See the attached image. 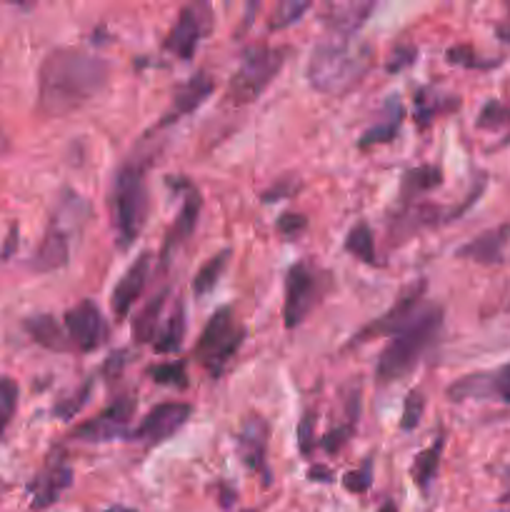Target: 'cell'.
Instances as JSON below:
<instances>
[{
  "instance_id": "6da1fadb",
  "label": "cell",
  "mask_w": 510,
  "mask_h": 512,
  "mask_svg": "<svg viewBox=\"0 0 510 512\" xmlns=\"http://www.w3.org/2000/svg\"><path fill=\"white\" fill-rule=\"evenodd\" d=\"M110 65L78 48H55L38 70V110L45 118H60L83 108L108 85Z\"/></svg>"
},
{
  "instance_id": "7a4b0ae2",
  "label": "cell",
  "mask_w": 510,
  "mask_h": 512,
  "mask_svg": "<svg viewBox=\"0 0 510 512\" xmlns=\"http://www.w3.org/2000/svg\"><path fill=\"white\" fill-rule=\"evenodd\" d=\"M373 65V50L368 43L355 38L328 35L313 48L308 60V83L318 93L340 95L355 88Z\"/></svg>"
},
{
  "instance_id": "3957f363",
  "label": "cell",
  "mask_w": 510,
  "mask_h": 512,
  "mask_svg": "<svg viewBox=\"0 0 510 512\" xmlns=\"http://www.w3.org/2000/svg\"><path fill=\"white\" fill-rule=\"evenodd\" d=\"M440 330H443V308L425 300L418 318L408 328L400 330L398 335H393L380 353L378 368H375L380 383H393V380L405 378L420 363V358L438 343Z\"/></svg>"
},
{
  "instance_id": "277c9868",
  "label": "cell",
  "mask_w": 510,
  "mask_h": 512,
  "mask_svg": "<svg viewBox=\"0 0 510 512\" xmlns=\"http://www.w3.org/2000/svg\"><path fill=\"white\" fill-rule=\"evenodd\" d=\"M148 210L150 200L145 168L140 163H125L115 173L113 188H110V215H113V228L120 248H130L133 240L143 233Z\"/></svg>"
},
{
  "instance_id": "5b68a950",
  "label": "cell",
  "mask_w": 510,
  "mask_h": 512,
  "mask_svg": "<svg viewBox=\"0 0 510 512\" xmlns=\"http://www.w3.org/2000/svg\"><path fill=\"white\" fill-rule=\"evenodd\" d=\"M283 65V48H270V45H253V48H248L243 60H240L238 70L230 78L225 100L233 105H248L258 100L263 90L273 83L275 75L283 70Z\"/></svg>"
},
{
  "instance_id": "8992f818",
  "label": "cell",
  "mask_w": 510,
  "mask_h": 512,
  "mask_svg": "<svg viewBox=\"0 0 510 512\" xmlns=\"http://www.w3.org/2000/svg\"><path fill=\"white\" fill-rule=\"evenodd\" d=\"M243 340L245 328L238 323L233 310L225 305V308H218L210 315L208 325H205L203 333H200V340L198 345H195L193 355L213 378H218L225 370V365H228L230 360H233V355L240 350Z\"/></svg>"
},
{
  "instance_id": "52a82bcc",
  "label": "cell",
  "mask_w": 510,
  "mask_h": 512,
  "mask_svg": "<svg viewBox=\"0 0 510 512\" xmlns=\"http://www.w3.org/2000/svg\"><path fill=\"white\" fill-rule=\"evenodd\" d=\"M328 278L310 268L308 263H295L285 275V303H283V323L285 328L293 330L305 323L315 305L323 300Z\"/></svg>"
},
{
  "instance_id": "ba28073f",
  "label": "cell",
  "mask_w": 510,
  "mask_h": 512,
  "mask_svg": "<svg viewBox=\"0 0 510 512\" xmlns=\"http://www.w3.org/2000/svg\"><path fill=\"white\" fill-rule=\"evenodd\" d=\"M425 283H418V288H413L410 293H405L403 298L395 300L383 315L373 320V323L365 325L358 335H353V343H368L373 338H393L398 335L400 330L408 328L418 313L423 310L425 305Z\"/></svg>"
},
{
  "instance_id": "9c48e42d",
  "label": "cell",
  "mask_w": 510,
  "mask_h": 512,
  "mask_svg": "<svg viewBox=\"0 0 510 512\" xmlns=\"http://www.w3.org/2000/svg\"><path fill=\"white\" fill-rule=\"evenodd\" d=\"M63 328L68 333L70 343L80 350V353H93L95 348H100V343L105 340V318L100 313V308L95 305V300L85 298L80 300L75 308H70L63 318Z\"/></svg>"
},
{
  "instance_id": "30bf717a",
  "label": "cell",
  "mask_w": 510,
  "mask_h": 512,
  "mask_svg": "<svg viewBox=\"0 0 510 512\" xmlns=\"http://www.w3.org/2000/svg\"><path fill=\"white\" fill-rule=\"evenodd\" d=\"M135 415V400L133 398H120L113 405L98 413L95 418L85 420L78 425L73 438L85 440V443H108V440L123 438L128 435V425Z\"/></svg>"
},
{
  "instance_id": "8fae6325",
  "label": "cell",
  "mask_w": 510,
  "mask_h": 512,
  "mask_svg": "<svg viewBox=\"0 0 510 512\" xmlns=\"http://www.w3.org/2000/svg\"><path fill=\"white\" fill-rule=\"evenodd\" d=\"M193 415V405L188 403H160L140 420V425L135 428V433H130V438L140 440L145 445H160L170 438V435L178 433L185 423Z\"/></svg>"
},
{
  "instance_id": "7c38bea8",
  "label": "cell",
  "mask_w": 510,
  "mask_h": 512,
  "mask_svg": "<svg viewBox=\"0 0 510 512\" xmlns=\"http://www.w3.org/2000/svg\"><path fill=\"white\" fill-rule=\"evenodd\" d=\"M208 30V15H205V8L200 5H188V8L180 10L178 20L170 28V33L165 35V50L178 58L190 60L198 50L200 38Z\"/></svg>"
},
{
  "instance_id": "4fadbf2b",
  "label": "cell",
  "mask_w": 510,
  "mask_h": 512,
  "mask_svg": "<svg viewBox=\"0 0 510 512\" xmlns=\"http://www.w3.org/2000/svg\"><path fill=\"white\" fill-rule=\"evenodd\" d=\"M70 485H73V470H70V465L63 463V460L48 463L38 475H35L33 483L28 485L30 508H50V505L58 503L60 495H63Z\"/></svg>"
},
{
  "instance_id": "5bb4252c",
  "label": "cell",
  "mask_w": 510,
  "mask_h": 512,
  "mask_svg": "<svg viewBox=\"0 0 510 512\" xmlns=\"http://www.w3.org/2000/svg\"><path fill=\"white\" fill-rule=\"evenodd\" d=\"M375 3L373 0H345V3H328L325 5L323 20L328 35L335 38H355L360 28L365 25L368 15L373 13Z\"/></svg>"
},
{
  "instance_id": "9a60e30c",
  "label": "cell",
  "mask_w": 510,
  "mask_h": 512,
  "mask_svg": "<svg viewBox=\"0 0 510 512\" xmlns=\"http://www.w3.org/2000/svg\"><path fill=\"white\" fill-rule=\"evenodd\" d=\"M200 208H203L200 190L195 188V185L185 183L183 205H180L178 215H175L173 228H170L168 235H165L163 253H160V260H163V263H170L175 250H178L183 243H188L190 235L195 233V225H198V218H200Z\"/></svg>"
},
{
  "instance_id": "2e32d148",
  "label": "cell",
  "mask_w": 510,
  "mask_h": 512,
  "mask_svg": "<svg viewBox=\"0 0 510 512\" xmlns=\"http://www.w3.org/2000/svg\"><path fill=\"white\" fill-rule=\"evenodd\" d=\"M148 275H150V255L143 253L128 270H125L123 278H120L118 285L113 288V295H110V308H113L115 320L128 318L130 308H133L135 300H138L140 293L145 290Z\"/></svg>"
},
{
  "instance_id": "e0dca14e",
  "label": "cell",
  "mask_w": 510,
  "mask_h": 512,
  "mask_svg": "<svg viewBox=\"0 0 510 512\" xmlns=\"http://www.w3.org/2000/svg\"><path fill=\"white\" fill-rule=\"evenodd\" d=\"M270 428L263 415H250L238 430V455L250 470H263L265 448H268Z\"/></svg>"
},
{
  "instance_id": "ac0fdd59",
  "label": "cell",
  "mask_w": 510,
  "mask_h": 512,
  "mask_svg": "<svg viewBox=\"0 0 510 512\" xmlns=\"http://www.w3.org/2000/svg\"><path fill=\"white\" fill-rule=\"evenodd\" d=\"M510 243V225H498L493 230H485V233L475 235L473 240L458 248V258L473 260L480 265H498L503 260L505 248Z\"/></svg>"
},
{
  "instance_id": "d6986e66",
  "label": "cell",
  "mask_w": 510,
  "mask_h": 512,
  "mask_svg": "<svg viewBox=\"0 0 510 512\" xmlns=\"http://www.w3.org/2000/svg\"><path fill=\"white\" fill-rule=\"evenodd\" d=\"M70 260V238L58 220L48 225L38 250L33 255V270L38 273H53V270L65 268Z\"/></svg>"
},
{
  "instance_id": "ffe728a7",
  "label": "cell",
  "mask_w": 510,
  "mask_h": 512,
  "mask_svg": "<svg viewBox=\"0 0 510 512\" xmlns=\"http://www.w3.org/2000/svg\"><path fill=\"white\" fill-rule=\"evenodd\" d=\"M213 88H215V83L208 73H203V70H200V73H195L188 83L180 85V88L175 90L173 105H170L168 113L163 115V125L175 123V120L183 118V115L198 110L200 105L208 100V95L213 93Z\"/></svg>"
},
{
  "instance_id": "44dd1931",
  "label": "cell",
  "mask_w": 510,
  "mask_h": 512,
  "mask_svg": "<svg viewBox=\"0 0 510 512\" xmlns=\"http://www.w3.org/2000/svg\"><path fill=\"white\" fill-rule=\"evenodd\" d=\"M443 183V168L433 163L418 165V168L405 170L403 180H400V200L403 205H413V200L423 198L425 193L435 190Z\"/></svg>"
},
{
  "instance_id": "7402d4cb",
  "label": "cell",
  "mask_w": 510,
  "mask_h": 512,
  "mask_svg": "<svg viewBox=\"0 0 510 512\" xmlns=\"http://www.w3.org/2000/svg\"><path fill=\"white\" fill-rule=\"evenodd\" d=\"M403 115H405V110H403V105H400L398 95L388 98V103H385V108H383V120L375 125H370V128L360 135L358 148H370V145L390 143V140L398 135L400 125H403Z\"/></svg>"
},
{
  "instance_id": "603a6c76",
  "label": "cell",
  "mask_w": 510,
  "mask_h": 512,
  "mask_svg": "<svg viewBox=\"0 0 510 512\" xmlns=\"http://www.w3.org/2000/svg\"><path fill=\"white\" fill-rule=\"evenodd\" d=\"M25 330H28V335L35 343L48 350H55V353H65V350L73 348L65 328H60L53 315H33V318L25 320Z\"/></svg>"
},
{
  "instance_id": "cb8c5ba5",
  "label": "cell",
  "mask_w": 510,
  "mask_h": 512,
  "mask_svg": "<svg viewBox=\"0 0 510 512\" xmlns=\"http://www.w3.org/2000/svg\"><path fill=\"white\" fill-rule=\"evenodd\" d=\"M165 298H168V293H158L155 298H150L148 303H145V308L140 310L138 315H135L133 340L138 345L153 343L155 335H158L160 313H163V308H165Z\"/></svg>"
},
{
  "instance_id": "d4e9b609",
  "label": "cell",
  "mask_w": 510,
  "mask_h": 512,
  "mask_svg": "<svg viewBox=\"0 0 510 512\" xmlns=\"http://www.w3.org/2000/svg\"><path fill=\"white\" fill-rule=\"evenodd\" d=\"M443 438H435V443L430 448L420 450L413 460V468H410V475H413V483L418 485L420 490H428L433 478L438 475L440 468V458H443Z\"/></svg>"
},
{
  "instance_id": "484cf974",
  "label": "cell",
  "mask_w": 510,
  "mask_h": 512,
  "mask_svg": "<svg viewBox=\"0 0 510 512\" xmlns=\"http://www.w3.org/2000/svg\"><path fill=\"white\" fill-rule=\"evenodd\" d=\"M460 108V98L458 95H440V93H418L415 98V120H418L420 128L430 123L438 115L450 113V110Z\"/></svg>"
},
{
  "instance_id": "4316f807",
  "label": "cell",
  "mask_w": 510,
  "mask_h": 512,
  "mask_svg": "<svg viewBox=\"0 0 510 512\" xmlns=\"http://www.w3.org/2000/svg\"><path fill=\"white\" fill-rule=\"evenodd\" d=\"M228 260H230V250L225 248L220 250V253H215L208 263H203V268L193 275V293L198 295V298H205L208 293H213L215 285H218L220 278H223L225 268H228Z\"/></svg>"
},
{
  "instance_id": "83f0119b",
  "label": "cell",
  "mask_w": 510,
  "mask_h": 512,
  "mask_svg": "<svg viewBox=\"0 0 510 512\" xmlns=\"http://www.w3.org/2000/svg\"><path fill=\"white\" fill-rule=\"evenodd\" d=\"M183 335H185V313H183V303L175 305L173 315L168 318V323H165L163 330H158V335H155L153 345H155V353H175V350H180V345H183Z\"/></svg>"
},
{
  "instance_id": "f1b7e54d",
  "label": "cell",
  "mask_w": 510,
  "mask_h": 512,
  "mask_svg": "<svg viewBox=\"0 0 510 512\" xmlns=\"http://www.w3.org/2000/svg\"><path fill=\"white\" fill-rule=\"evenodd\" d=\"M345 253H350L353 258H358L360 263L375 265V240L370 233L368 223H358L350 228V233L345 235Z\"/></svg>"
},
{
  "instance_id": "f546056e",
  "label": "cell",
  "mask_w": 510,
  "mask_h": 512,
  "mask_svg": "<svg viewBox=\"0 0 510 512\" xmlns=\"http://www.w3.org/2000/svg\"><path fill=\"white\" fill-rule=\"evenodd\" d=\"M310 10L308 0H283V3L275 5L273 10V18H270V28L275 30H283L288 25L298 23L305 13Z\"/></svg>"
},
{
  "instance_id": "4dcf8cb0",
  "label": "cell",
  "mask_w": 510,
  "mask_h": 512,
  "mask_svg": "<svg viewBox=\"0 0 510 512\" xmlns=\"http://www.w3.org/2000/svg\"><path fill=\"white\" fill-rule=\"evenodd\" d=\"M18 408V383L13 378H0V438L13 420Z\"/></svg>"
},
{
  "instance_id": "1f68e13d",
  "label": "cell",
  "mask_w": 510,
  "mask_h": 512,
  "mask_svg": "<svg viewBox=\"0 0 510 512\" xmlns=\"http://www.w3.org/2000/svg\"><path fill=\"white\" fill-rule=\"evenodd\" d=\"M425 413V395L423 390H410L405 395L403 403V415H400V430H415L423 420Z\"/></svg>"
},
{
  "instance_id": "d6a6232c",
  "label": "cell",
  "mask_w": 510,
  "mask_h": 512,
  "mask_svg": "<svg viewBox=\"0 0 510 512\" xmlns=\"http://www.w3.org/2000/svg\"><path fill=\"white\" fill-rule=\"evenodd\" d=\"M148 375L158 385H175V388H185L188 385L185 363H160L155 368H150Z\"/></svg>"
},
{
  "instance_id": "836d02e7",
  "label": "cell",
  "mask_w": 510,
  "mask_h": 512,
  "mask_svg": "<svg viewBox=\"0 0 510 512\" xmlns=\"http://www.w3.org/2000/svg\"><path fill=\"white\" fill-rule=\"evenodd\" d=\"M510 123V108L508 105H503L500 100H488L485 103V108L480 110L478 115V128H500V125Z\"/></svg>"
},
{
  "instance_id": "e575fe53",
  "label": "cell",
  "mask_w": 510,
  "mask_h": 512,
  "mask_svg": "<svg viewBox=\"0 0 510 512\" xmlns=\"http://www.w3.org/2000/svg\"><path fill=\"white\" fill-rule=\"evenodd\" d=\"M370 483H373V463H370V458L365 460L358 470H350V473H345V478H343V488L348 490V493H358V495L368 493Z\"/></svg>"
},
{
  "instance_id": "d590c367",
  "label": "cell",
  "mask_w": 510,
  "mask_h": 512,
  "mask_svg": "<svg viewBox=\"0 0 510 512\" xmlns=\"http://www.w3.org/2000/svg\"><path fill=\"white\" fill-rule=\"evenodd\" d=\"M448 60L455 65H465V68H478V70H485V68H493V65H498L500 60H483L478 58V55L473 53V48H468V45H455V48L448 50Z\"/></svg>"
},
{
  "instance_id": "8d00e7d4",
  "label": "cell",
  "mask_w": 510,
  "mask_h": 512,
  "mask_svg": "<svg viewBox=\"0 0 510 512\" xmlns=\"http://www.w3.org/2000/svg\"><path fill=\"white\" fill-rule=\"evenodd\" d=\"M90 388H93V385L85 383L83 388H80L78 393L73 395V398H68V400H65V403H60L58 408L53 410V413L58 415V418H63V420L75 418V413H80V410L85 408V403H88V400H90Z\"/></svg>"
},
{
  "instance_id": "74e56055",
  "label": "cell",
  "mask_w": 510,
  "mask_h": 512,
  "mask_svg": "<svg viewBox=\"0 0 510 512\" xmlns=\"http://www.w3.org/2000/svg\"><path fill=\"white\" fill-rule=\"evenodd\" d=\"M415 55H418V50H415L413 45H398V48L390 53L385 68H388V73H400V70H405L408 65L415 63Z\"/></svg>"
},
{
  "instance_id": "f35d334b",
  "label": "cell",
  "mask_w": 510,
  "mask_h": 512,
  "mask_svg": "<svg viewBox=\"0 0 510 512\" xmlns=\"http://www.w3.org/2000/svg\"><path fill=\"white\" fill-rule=\"evenodd\" d=\"M305 228H308V220L300 213H285L278 218V233L285 238H293V235L303 233Z\"/></svg>"
},
{
  "instance_id": "ab89813d",
  "label": "cell",
  "mask_w": 510,
  "mask_h": 512,
  "mask_svg": "<svg viewBox=\"0 0 510 512\" xmlns=\"http://www.w3.org/2000/svg\"><path fill=\"white\" fill-rule=\"evenodd\" d=\"M313 430H315V420L305 413L303 420H300V425H298V443H300V453L303 455H308L310 450H313V445H315Z\"/></svg>"
},
{
  "instance_id": "60d3db41",
  "label": "cell",
  "mask_w": 510,
  "mask_h": 512,
  "mask_svg": "<svg viewBox=\"0 0 510 512\" xmlns=\"http://www.w3.org/2000/svg\"><path fill=\"white\" fill-rule=\"evenodd\" d=\"M495 375H498V400L510 405V363L495 370Z\"/></svg>"
},
{
  "instance_id": "b9f144b4",
  "label": "cell",
  "mask_w": 510,
  "mask_h": 512,
  "mask_svg": "<svg viewBox=\"0 0 510 512\" xmlns=\"http://www.w3.org/2000/svg\"><path fill=\"white\" fill-rule=\"evenodd\" d=\"M308 475H310V478H323V483H328V480H330V473H328V470H323V468H313Z\"/></svg>"
},
{
  "instance_id": "7bdbcfd3",
  "label": "cell",
  "mask_w": 510,
  "mask_h": 512,
  "mask_svg": "<svg viewBox=\"0 0 510 512\" xmlns=\"http://www.w3.org/2000/svg\"><path fill=\"white\" fill-rule=\"evenodd\" d=\"M498 35L503 38V43H510V25H500Z\"/></svg>"
},
{
  "instance_id": "ee69618b",
  "label": "cell",
  "mask_w": 510,
  "mask_h": 512,
  "mask_svg": "<svg viewBox=\"0 0 510 512\" xmlns=\"http://www.w3.org/2000/svg\"><path fill=\"white\" fill-rule=\"evenodd\" d=\"M378 512H398V505H395L393 500H388V503H385L383 508H380Z\"/></svg>"
},
{
  "instance_id": "f6af8a7d",
  "label": "cell",
  "mask_w": 510,
  "mask_h": 512,
  "mask_svg": "<svg viewBox=\"0 0 510 512\" xmlns=\"http://www.w3.org/2000/svg\"><path fill=\"white\" fill-rule=\"evenodd\" d=\"M105 512H138V510H130V508H123V505H113V508H108Z\"/></svg>"
},
{
  "instance_id": "bcb514c9",
  "label": "cell",
  "mask_w": 510,
  "mask_h": 512,
  "mask_svg": "<svg viewBox=\"0 0 510 512\" xmlns=\"http://www.w3.org/2000/svg\"><path fill=\"white\" fill-rule=\"evenodd\" d=\"M240 512H260V510H240Z\"/></svg>"
}]
</instances>
